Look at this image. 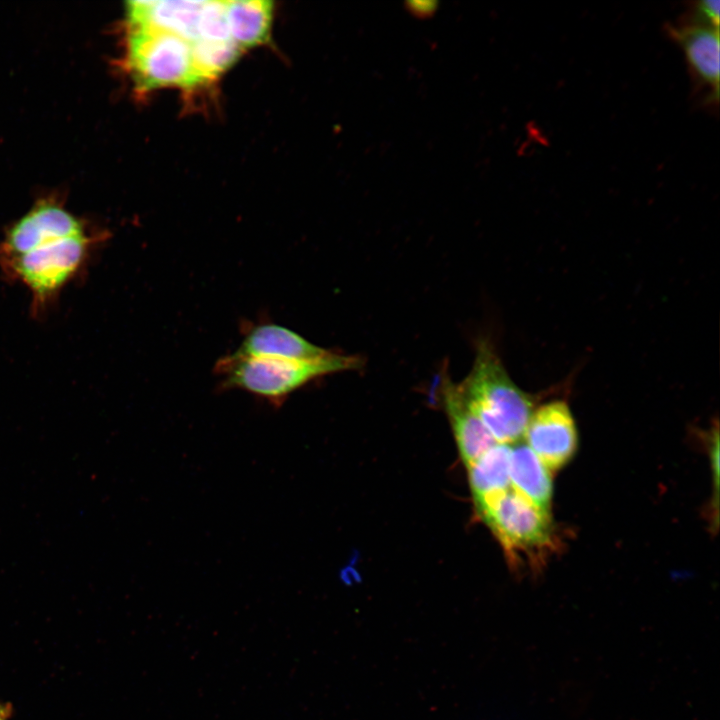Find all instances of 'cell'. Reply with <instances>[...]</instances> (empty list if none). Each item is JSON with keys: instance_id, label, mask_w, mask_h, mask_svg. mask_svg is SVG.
Wrapping results in <instances>:
<instances>
[{"instance_id": "1", "label": "cell", "mask_w": 720, "mask_h": 720, "mask_svg": "<svg viewBox=\"0 0 720 720\" xmlns=\"http://www.w3.org/2000/svg\"><path fill=\"white\" fill-rule=\"evenodd\" d=\"M458 384L496 443L523 439L534 399L511 379L492 343L479 340L472 369Z\"/></svg>"}, {"instance_id": "2", "label": "cell", "mask_w": 720, "mask_h": 720, "mask_svg": "<svg viewBox=\"0 0 720 720\" xmlns=\"http://www.w3.org/2000/svg\"><path fill=\"white\" fill-rule=\"evenodd\" d=\"M103 239L89 231L46 239L20 255L0 260V268L8 280L28 289L31 310L41 315L83 270Z\"/></svg>"}, {"instance_id": "3", "label": "cell", "mask_w": 720, "mask_h": 720, "mask_svg": "<svg viewBox=\"0 0 720 720\" xmlns=\"http://www.w3.org/2000/svg\"><path fill=\"white\" fill-rule=\"evenodd\" d=\"M362 360L331 352L315 360L243 357L229 354L216 363L223 389H240L280 406L286 398L321 376L357 369Z\"/></svg>"}, {"instance_id": "4", "label": "cell", "mask_w": 720, "mask_h": 720, "mask_svg": "<svg viewBox=\"0 0 720 720\" xmlns=\"http://www.w3.org/2000/svg\"><path fill=\"white\" fill-rule=\"evenodd\" d=\"M514 563L541 566L559 542L551 515L542 513L512 487L475 509Z\"/></svg>"}, {"instance_id": "5", "label": "cell", "mask_w": 720, "mask_h": 720, "mask_svg": "<svg viewBox=\"0 0 720 720\" xmlns=\"http://www.w3.org/2000/svg\"><path fill=\"white\" fill-rule=\"evenodd\" d=\"M127 65L138 89L199 85L191 43L169 32L130 27Z\"/></svg>"}, {"instance_id": "6", "label": "cell", "mask_w": 720, "mask_h": 720, "mask_svg": "<svg viewBox=\"0 0 720 720\" xmlns=\"http://www.w3.org/2000/svg\"><path fill=\"white\" fill-rule=\"evenodd\" d=\"M523 438L550 471L566 465L574 456L578 443L568 404L563 400H552L535 408Z\"/></svg>"}, {"instance_id": "7", "label": "cell", "mask_w": 720, "mask_h": 720, "mask_svg": "<svg viewBox=\"0 0 720 720\" xmlns=\"http://www.w3.org/2000/svg\"><path fill=\"white\" fill-rule=\"evenodd\" d=\"M72 213L54 201H41L11 225L0 242V260L20 255L39 242L87 232Z\"/></svg>"}, {"instance_id": "8", "label": "cell", "mask_w": 720, "mask_h": 720, "mask_svg": "<svg viewBox=\"0 0 720 720\" xmlns=\"http://www.w3.org/2000/svg\"><path fill=\"white\" fill-rule=\"evenodd\" d=\"M441 398L460 458L468 468L498 443L471 408L459 384L447 375L441 381Z\"/></svg>"}, {"instance_id": "9", "label": "cell", "mask_w": 720, "mask_h": 720, "mask_svg": "<svg viewBox=\"0 0 720 720\" xmlns=\"http://www.w3.org/2000/svg\"><path fill=\"white\" fill-rule=\"evenodd\" d=\"M205 1L152 0L127 3L130 27H146L177 35L192 43L199 39Z\"/></svg>"}, {"instance_id": "10", "label": "cell", "mask_w": 720, "mask_h": 720, "mask_svg": "<svg viewBox=\"0 0 720 720\" xmlns=\"http://www.w3.org/2000/svg\"><path fill=\"white\" fill-rule=\"evenodd\" d=\"M331 352L289 328L262 323L247 329L239 347L232 354L306 361L322 358Z\"/></svg>"}, {"instance_id": "11", "label": "cell", "mask_w": 720, "mask_h": 720, "mask_svg": "<svg viewBox=\"0 0 720 720\" xmlns=\"http://www.w3.org/2000/svg\"><path fill=\"white\" fill-rule=\"evenodd\" d=\"M696 78L710 89L711 98L719 96V28L691 23L670 27Z\"/></svg>"}, {"instance_id": "12", "label": "cell", "mask_w": 720, "mask_h": 720, "mask_svg": "<svg viewBox=\"0 0 720 720\" xmlns=\"http://www.w3.org/2000/svg\"><path fill=\"white\" fill-rule=\"evenodd\" d=\"M511 487L542 513L551 515L553 485L550 470L524 443L510 445Z\"/></svg>"}, {"instance_id": "13", "label": "cell", "mask_w": 720, "mask_h": 720, "mask_svg": "<svg viewBox=\"0 0 720 720\" xmlns=\"http://www.w3.org/2000/svg\"><path fill=\"white\" fill-rule=\"evenodd\" d=\"M229 37L240 49L267 39L273 15V4L267 0L225 1Z\"/></svg>"}, {"instance_id": "14", "label": "cell", "mask_w": 720, "mask_h": 720, "mask_svg": "<svg viewBox=\"0 0 720 720\" xmlns=\"http://www.w3.org/2000/svg\"><path fill=\"white\" fill-rule=\"evenodd\" d=\"M509 457L510 445L496 444L466 468L475 509L511 488Z\"/></svg>"}, {"instance_id": "15", "label": "cell", "mask_w": 720, "mask_h": 720, "mask_svg": "<svg viewBox=\"0 0 720 720\" xmlns=\"http://www.w3.org/2000/svg\"><path fill=\"white\" fill-rule=\"evenodd\" d=\"M192 58L199 83L215 79L239 57L241 49L231 40L199 39L191 43Z\"/></svg>"}, {"instance_id": "16", "label": "cell", "mask_w": 720, "mask_h": 720, "mask_svg": "<svg viewBox=\"0 0 720 720\" xmlns=\"http://www.w3.org/2000/svg\"><path fill=\"white\" fill-rule=\"evenodd\" d=\"M694 23L719 28V0H701L695 4Z\"/></svg>"}, {"instance_id": "17", "label": "cell", "mask_w": 720, "mask_h": 720, "mask_svg": "<svg viewBox=\"0 0 720 720\" xmlns=\"http://www.w3.org/2000/svg\"><path fill=\"white\" fill-rule=\"evenodd\" d=\"M436 1H409L406 2L407 10L418 18L431 17L437 10Z\"/></svg>"}, {"instance_id": "18", "label": "cell", "mask_w": 720, "mask_h": 720, "mask_svg": "<svg viewBox=\"0 0 720 720\" xmlns=\"http://www.w3.org/2000/svg\"><path fill=\"white\" fill-rule=\"evenodd\" d=\"M14 709L11 703L0 701V720H10Z\"/></svg>"}]
</instances>
